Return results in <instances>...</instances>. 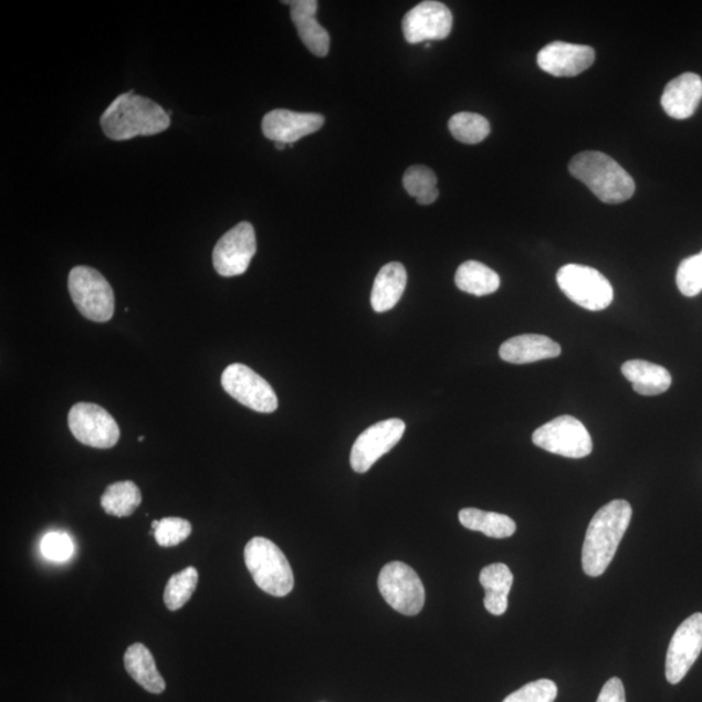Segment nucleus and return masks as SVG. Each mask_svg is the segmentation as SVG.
Segmentation results:
<instances>
[{"label":"nucleus","instance_id":"obj_1","mask_svg":"<svg viewBox=\"0 0 702 702\" xmlns=\"http://www.w3.org/2000/svg\"><path fill=\"white\" fill-rule=\"evenodd\" d=\"M632 518V507L625 500L603 506L590 521L583 545V570L589 576L603 575L611 564Z\"/></svg>","mask_w":702,"mask_h":702},{"label":"nucleus","instance_id":"obj_2","mask_svg":"<svg viewBox=\"0 0 702 702\" xmlns=\"http://www.w3.org/2000/svg\"><path fill=\"white\" fill-rule=\"evenodd\" d=\"M171 125V117L158 103L128 92L119 95L101 116V127L113 140L154 136Z\"/></svg>","mask_w":702,"mask_h":702},{"label":"nucleus","instance_id":"obj_3","mask_svg":"<svg viewBox=\"0 0 702 702\" xmlns=\"http://www.w3.org/2000/svg\"><path fill=\"white\" fill-rule=\"evenodd\" d=\"M570 174L600 199L604 203H624L630 199L635 189V181L626 169L600 151H584L572 159L568 165Z\"/></svg>","mask_w":702,"mask_h":702},{"label":"nucleus","instance_id":"obj_4","mask_svg":"<svg viewBox=\"0 0 702 702\" xmlns=\"http://www.w3.org/2000/svg\"><path fill=\"white\" fill-rule=\"evenodd\" d=\"M245 564L258 587L265 594L284 597L294 588V575L290 560L275 543L254 537L245 546Z\"/></svg>","mask_w":702,"mask_h":702},{"label":"nucleus","instance_id":"obj_5","mask_svg":"<svg viewBox=\"0 0 702 702\" xmlns=\"http://www.w3.org/2000/svg\"><path fill=\"white\" fill-rule=\"evenodd\" d=\"M71 297L81 315L95 323L113 319L115 295L108 281L97 270L77 265L69 277Z\"/></svg>","mask_w":702,"mask_h":702},{"label":"nucleus","instance_id":"obj_6","mask_svg":"<svg viewBox=\"0 0 702 702\" xmlns=\"http://www.w3.org/2000/svg\"><path fill=\"white\" fill-rule=\"evenodd\" d=\"M557 283L568 300L589 312H601L615 300L610 281L587 265H564L557 273Z\"/></svg>","mask_w":702,"mask_h":702},{"label":"nucleus","instance_id":"obj_7","mask_svg":"<svg viewBox=\"0 0 702 702\" xmlns=\"http://www.w3.org/2000/svg\"><path fill=\"white\" fill-rule=\"evenodd\" d=\"M378 586L384 600L404 616L419 615L426 603V590L419 575L404 562H390L379 574Z\"/></svg>","mask_w":702,"mask_h":702},{"label":"nucleus","instance_id":"obj_8","mask_svg":"<svg viewBox=\"0 0 702 702\" xmlns=\"http://www.w3.org/2000/svg\"><path fill=\"white\" fill-rule=\"evenodd\" d=\"M535 446L566 458H586L594 450L593 438L580 420L562 416L548 421L532 434Z\"/></svg>","mask_w":702,"mask_h":702},{"label":"nucleus","instance_id":"obj_9","mask_svg":"<svg viewBox=\"0 0 702 702\" xmlns=\"http://www.w3.org/2000/svg\"><path fill=\"white\" fill-rule=\"evenodd\" d=\"M221 386L235 401L256 412L271 413L279 408L277 396L270 383L245 365L228 366L221 375Z\"/></svg>","mask_w":702,"mask_h":702},{"label":"nucleus","instance_id":"obj_10","mask_svg":"<svg viewBox=\"0 0 702 702\" xmlns=\"http://www.w3.org/2000/svg\"><path fill=\"white\" fill-rule=\"evenodd\" d=\"M70 430L86 447L114 448L121 439V428L99 405L78 402L69 413Z\"/></svg>","mask_w":702,"mask_h":702},{"label":"nucleus","instance_id":"obj_11","mask_svg":"<svg viewBox=\"0 0 702 702\" xmlns=\"http://www.w3.org/2000/svg\"><path fill=\"white\" fill-rule=\"evenodd\" d=\"M256 253L254 227L242 221L221 238L212 251V263L220 276L243 275Z\"/></svg>","mask_w":702,"mask_h":702},{"label":"nucleus","instance_id":"obj_12","mask_svg":"<svg viewBox=\"0 0 702 702\" xmlns=\"http://www.w3.org/2000/svg\"><path fill=\"white\" fill-rule=\"evenodd\" d=\"M406 426L401 419L379 421L358 436L350 453V464L358 474H365L402 439Z\"/></svg>","mask_w":702,"mask_h":702},{"label":"nucleus","instance_id":"obj_13","mask_svg":"<svg viewBox=\"0 0 702 702\" xmlns=\"http://www.w3.org/2000/svg\"><path fill=\"white\" fill-rule=\"evenodd\" d=\"M702 652V612H694L678 627L667 656V679L681 683Z\"/></svg>","mask_w":702,"mask_h":702},{"label":"nucleus","instance_id":"obj_14","mask_svg":"<svg viewBox=\"0 0 702 702\" xmlns=\"http://www.w3.org/2000/svg\"><path fill=\"white\" fill-rule=\"evenodd\" d=\"M453 28V14L440 2H421L405 14L402 32L411 44L448 39Z\"/></svg>","mask_w":702,"mask_h":702},{"label":"nucleus","instance_id":"obj_15","mask_svg":"<svg viewBox=\"0 0 702 702\" xmlns=\"http://www.w3.org/2000/svg\"><path fill=\"white\" fill-rule=\"evenodd\" d=\"M595 50L586 44L552 42L537 55L541 69L554 77H575L595 63Z\"/></svg>","mask_w":702,"mask_h":702},{"label":"nucleus","instance_id":"obj_16","mask_svg":"<svg viewBox=\"0 0 702 702\" xmlns=\"http://www.w3.org/2000/svg\"><path fill=\"white\" fill-rule=\"evenodd\" d=\"M324 116L313 113H294L291 109L277 108L263 117L262 130L265 138L290 145L303 137L313 135L324 125Z\"/></svg>","mask_w":702,"mask_h":702},{"label":"nucleus","instance_id":"obj_17","mask_svg":"<svg viewBox=\"0 0 702 702\" xmlns=\"http://www.w3.org/2000/svg\"><path fill=\"white\" fill-rule=\"evenodd\" d=\"M702 99V80L696 73H683L664 87L661 105L672 119H689Z\"/></svg>","mask_w":702,"mask_h":702},{"label":"nucleus","instance_id":"obj_18","mask_svg":"<svg viewBox=\"0 0 702 702\" xmlns=\"http://www.w3.org/2000/svg\"><path fill=\"white\" fill-rule=\"evenodd\" d=\"M291 6V17L303 44L316 56H327L331 46V36L317 22L316 12L319 3L316 0H295L283 2Z\"/></svg>","mask_w":702,"mask_h":702},{"label":"nucleus","instance_id":"obj_19","mask_svg":"<svg viewBox=\"0 0 702 702\" xmlns=\"http://www.w3.org/2000/svg\"><path fill=\"white\" fill-rule=\"evenodd\" d=\"M559 344L543 335H521L507 339L500 347V357L507 364L527 365L560 356Z\"/></svg>","mask_w":702,"mask_h":702},{"label":"nucleus","instance_id":"obj_20","mask_svg":"<svg viewBox=\"0 0 702 702\" xmlns=\"http://www.w3.org/2000/svg\"><path fill=\"white\" fill-rule=\"evenodd\" d=\"M408 284V272L401 263L391 262L379 271L375 279L371 305L376 313H387L394 308Z\"/></svg>","mask_w":702,"mask_h":702},{"label":"nucleus","instance_id":"obj_21","mask_svg":"<svg viewBox=\"0 0 702 702\" xmlns=\"http://www.w3.org/2000/svg\"><path fill=\"white\" fill-rule=\"evenodd\" d=\"M625 378L641 396H659L671 387V375L667 368L648 360H627L622 366Z\"/></svg>","mask_w":702,"mask_h":702},{"label":"nucleus","instance_id":"obj_22","mask_svg":"<svg viewBox=\"0 0 702 702\" xmlns=\"http://www.w3.org/2000/svg\"><path fill=\"white\" fill-rule=\"evenodd\" d=\"M485 590L484 606L493 616H502L507 610L509 594L514 576L505 564H493L483 568L479 576Z\"/></svg>","mask_w":702,"mask_h":702},{"label":"nucleus","instance_id":"obj_23","mask_svg":"<svg viewBox=\"0 0 702 702\" xmlns=\"http://www.w3.org/2000/svg\"><path fill=\"white\" fill-rule=\"evenodd\" d=\"M124 664L128 674L147 692H165V679L160 675L150 650L144 645L137 642L130 646L125 652Z\"/></svg>","mask_w":702,"mask_h":702},{"label":"nucleus","instance_id":"obj_24","mask_svg":"<svg viewBox=\"0 0 702 702\" xmlns=\"http://www.w3.org/2000/svg\"><path fill=\"white\" fill-rule=\"evenodd\" d=\"M458 516L464 528L483 532L485 536L492 538H506L513 536L516 531L515 522L504 514L465 507Z\"/></svg>","mask_w":702,"mask_h":702},{"label":"nucleus","instance_id":"obj_25","mask_svg":"<svg viewBox=\"0 0 702 702\" xmlns=\"http://www.w3.org/2000/svg\"><path fill=\"white\" fill-rule=\"evenodd\" d=\"M455 284L458 290L464 293L483 297L499 291L501 280L499 273L494 272L485 264L469 261L460 265L455 273Z\"/></svg>","mask_w":702,"mask_h":702},{"label":"nucleus","instance_id":"obj_26","mask_svg":"<svg viewBox=\"0 0 702 702\" xmlns=\"http://www.w3.org/2000/svg\"><path fill=\"white\" fill-rule=\"evenodd\" d=\"M143 502L139 488L133 482H119L107 486L101 499V505L108 515L124 518L136 512Z\"/></svg>","mask_w":702,"mask_h":702},{"label":"nucleus","instance_id":"obj_27","mask_svg":"<svg viewBox=\"0 0 702 702\" xmlns=\"http://www.w3.org/2000/svg\"><path fill=\"white\" fill-rule=\"evenodd\" d=\"M404 187L419 205H432L439 198L438 177L426 166L410 167L404 175Z\"/></svg>","mask_w":702,"mask_h":702},{"label":"nucleus","instance_id":"obj_28","mask_svg":"<svg viewBox=\"0 0 702 702\" xmlns=\"http://www.w3.org/2000/svg\"><path fill=\"white\" fill-rule=\"evenodd\" d=\"M449 130L462 144L476 145L491 133L490 122L474 113H460L449 121Z\"/></svg>","mask_w":702,"mask_h":702},{"label":"nucleus","instance_id":"obj_29","mask_svg":"<svg viewBox=\"0 0 702 702\" xmlns=\"http://www.w3.org/2000/svg\"><path fill=\"white\" fill-rule=\"evenodd\" d=\"M198 584V572L195 567L184 568L171 576L165 589V604L169 610L176 611L193 596Z\"/></svg>","mask_w":702,"mask_h":702},{"label":"nucleus","instance_id":"obj_30","mask_svg":"<svg viewBox=\"0 0 702 702\" xmlns=\"http://www.w3.org/2000/svg\"><path fill=\"white\" fill-rule=\"evenodd\" d=\"M677 285L684 297H696L702 292V251L679 264Z\"/></svg>","mask_w":702,"mask_h":702},{"label":"nucleus","instance_id":"obj_31","mask_svg":"<svg viewBox=\"0 0 702 702\" xmlns=\"http://www.w3.org/2000/svg\"><path fill=\"white\" fill-rule=\"evenodd\" d=\"M557 693L556 683L551 679H541V681L523 685L521 690L509 694L502 702H554Z\"/></svg>","mask_w":702,"mask_h":702},{"label":"nucleus","instance_id":"obj_32","mask_svg":"<svg viewBox=\"0 0 702 702\" xmlns=\"http://www.w3.org/2000/svg\"><path fill=\"white\" fill-rule=\"evenodd\" d=\"M191 524L182 518H165L161 520L157 530H154V536L163 548H171L187 541L191 534Z\"/></svg>","mask_w":702,"mask_h":702},{"label":"nucleus","instance_id":"obj_33","mask_svg":"<svg viewBox=\"0 0 702 702\" xmlns=\"http://www.w3.org/2000/svg\"><path fill=\"white\" fill-rule=\"evenodd\" d=\"M41 551L44 557L54 562L70 559L73 553L71 537L61 532H51L42 538Z\"/></svg>","mask_w":702,"mask_h":702},{"label":"nucleus","instance_id":"obj_34","mask_svg":"<svg viewBox=\"0 0 702 702\" xmlns=\"http://www.w3.org/2000/svg\"><path fill=\"white\" fill-rule=\"evenodd\" d=\"M597 702H626V692L619 678H611L605 683Z\"/></svg>","mask_w":702,"mask_h":702},{"label":"nucleus","instance_id":"obj_35","mask_svg":"<svg viewBox=\"0 0 702 702\" xmlns=\"http://www.w3.org/2000/svg\"><path fill=\"white\" fill-rule=\"evenodd\" d=\"M275 147H276V149H277V150H280V151H281V150H284V149H285L286 145H284V144H280V143H276V144H275Z\"/></svg>","mask_w":702,"mask_h":702},{"label":"nucleus","instance_id":"obj_36","mask_svg":"<svg viewBox=\"0 0 702 702\" xmlns=\"http://www.w3.org/2000/svg\"><path fill=\"white\" fill-rule=\"evenodd\" d=\"M159 523H160V521H154L153 524H151L153 530H157L158 526H159Z\"/></svg>","mask_w":702,"mask_h":702},{"label":"nucleus","instance_id":"obj_37","mask_svg":"<svg viewBox=\"0 0 702 702\" xmlns=\"http://www.w3.org/2000/svg\"><path fill=\"white\" fill-rule=\"evenodd\" d=\"M144 440H145L144 436H139L138 441L140 442V441H144Z\"/></svg>","mask_w":702,"mask_h":702}]
</instances>
